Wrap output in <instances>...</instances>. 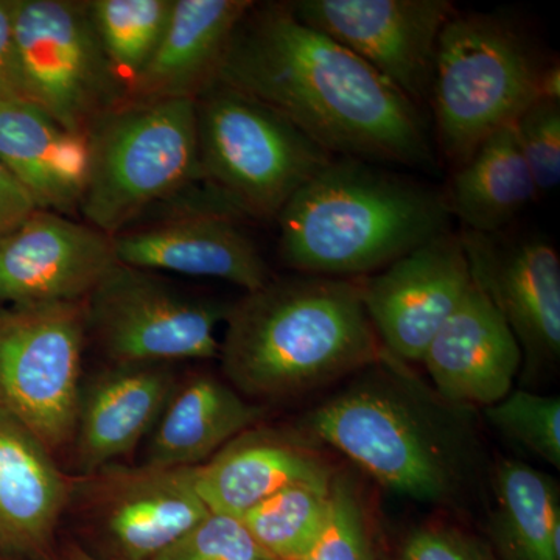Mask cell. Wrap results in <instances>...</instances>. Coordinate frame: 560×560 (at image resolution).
<instances>
[{
	"instance_id": "32",
	"label": "cell",
	"mask_w": 560,
	"mask_h": 560,
	"mask_svg": "<svg viewBox=\"0 0 560 560\" xmlns=\"http://www.w3.org/2000/svg\"><path fill=\"white\" fill-rule=\"evenodd\" d=\"M400 560H497L480 541L451 528L412 530L400 548Z\"/></svg>"
},
{
	"instance_id": "22",
	"label": "cell",
	"mask_w": 560,
	"mask_h": 560,
	"mask_svg": "<svg viewBox=\"0 0 560 560\" xmlns=\"http://www.w3.org/2000/svg\"><path fill=\"white\" fill-rule=\"evenodd\" d=\"M68 499V482L49 451L0 411V545L38 555L54 537Z\"/></svg>"
},
{
	"instance_id": "27",
	"label": "cell",
	"mask_w": 560,
	"mask_h": 560,
	"mask_svg": "<svg viewBox=\"0 0 560 560\" xmlns=\"http://www.w3.org/2000/svg\"><path fill=\"white\" fill-rule=\"evenodd\" d=\"M173 0H95L88 3L103 54L116 80L132 83L167 27Z\"/></svg>"
},
{
	"instance_id": "9",
	"label": "cell",
	"mask_w": 560,
	"mask_h": 560,
	"mask_svg": "<svg viewBox=\"0 0 560 560\" xmlns=\"http://www.w3.org/2000/svg\"><path fill=\"white\" fill-rule=\"evenodd\" d=\"M88 330L116 364H167L220 355L231 305L187 296L150 271L114 265L86 298Z\"/></svg>"
},
{
	"instance_id": "7",
	"label": "cell",
	"mask_w": 560,
	"mask_h": 560,
	"mask_svg": "<svg viewBox=\"0 0 560 560\" xmlns=\"http://www.w3.org/2000/svg\"><path fill=\"white\" fill-rule=\"evenodd\" d=\"M86 138L90 173L80 208L88 224L110 237L153 202L202 179L195 98L103 113Z\"/></svg>"
},
{
	"instance_id": "24",
	"label": "cell",
	"mask_w": 560,
	"mask_h": 560,
	"mask_svg": "<svg viewBox=\"0 0 560 560\" xmlns=\"http://www.w3.org/2000/svg\"><path fill=\"white\" fill-rule=\"evenodd\" d=\"M444 198L460 230L480 234L503 232L526 206L539 200L514 124L489 136L455 168Z\"/></svg>"
},
{
	"instance_id": "4",
	"label": "cell",
	"mask_w": 560,
	"mask_h": 560,
	"mask_svg": "<svg viewBox=\"0 0 560 560\" xmlns=\"http://www.w3.org/2000/svg\"><path fill=\"white\" fill-rule=\"evenodd\" d=\"M545 66L508 18L452 14L438 40L429 103L453 171L539 98Z\"/></svg>"
},
{
	"instance_id": "8",
	"label": "cell",
	"mask_w": 560,
	"mask_h": 560,
	"mask_svg": "<svg viewBox=\"0 0 560 560\" xmlns=\"http://www.w3.org/2000/svg\"><path fill=\"white\" fill-rule=\"evenodd\" d=\"M86 330L83 301L0 312V411L49 452L73 438Z\"/></svg>"
},
{
	"instance_id": "19",
	"label": "cell",
	"mask_w": 560,
	"mask_h": 560,
	"mask_svg": "<svg viewBox=\"0 0 560 560\" xmlns=\"http://www.w3.org/2000/svg\"><path fill=\"white\" fill-rule=\"evenodd\" d=\"M249 0H173L164 35L132 83L138 102L197 98L215 81Z\"/></svg>"
},
{
	"instance_id": "26",
	"label": "cell",
	"mask_w": 560,
	"mask_h": 560,
	"mask_svg": "<svg viewBox=\"0 0 560 560\" xmlns=\"http://www.w3.org/2000/svg\"><path fill=\"white\" fill-rule=\"evenodd\" d=\"M330 485L280 490L242 515V522L276 560H308L330 518Z\"/></svg>"
},
{
	"instance_id": "21",
	"label": "cell",
	"mask_w": 560,
	"mask_h": 560,
	"mask_svg": "<svg viewBox=\"0 0 560 560\" xmlns=\"http://www.w3.org/2000/svg\"><path fill=\"white\" fill-rule=\"evenodd\" d=\"M0 161L39 210L62 215L80 206L90 173L86 135L66 130L33 103L0 101Z\"/></svg>"
},
{
	"instance_id": "13",
	"label": "cell",
	"mask_w": 560,
	"mask_h": 560,
	"mask_svg": "<svg viewBox=\"0 0 560 560\" xmlns=\"http://www.w3.org/2000/svg\"><path fill=\"white\" fill-rule=\"evenodd\" d=\"M471 283L459 234L448 231L371 275L361 294L383 350L396 360L422 361Z\"/></svg>"
},
{
	"instance_id": "28",
	"label": "cell",
	"mask_w": 560,
	"mask_h": 560,
	"mask_svg": "<svg viewBox=\"0 0 560 560\" xmlns=\"http://www.w3.org/2000/svg\"><path fill=\"white\" fill-rule=\"evenodd\" d=\"M489 422L508 440L560 467V399L529 390H511L486 408Z\"/></svg>"
},
{
	"instance_id": "11",
	"label": "cell",
	"mask_w": 560,
	"mask_h": 560,
	"mask_svg": "<svg viewBox=\"0 0 560 560\" xmlns=\"http://www.w3.org/2000/svg\"><path fill=\"white\" fill-rule=\"evenodd\" d=\"M308 27L370 65L416 106L430 101L438 40L456 9L448 0H298Z\"/></svg>"
},
{
	"instance_id": "1",
	"label": "cell",
	"mask_w": 560,
	"mask_h": 560,
	"mask_svg": "<svg viewBox=\"0 0 560 560\" xmlns=\"http://www.w3.org/2000/svg\"><path fill=\"white\" fill-rule=\"evenodd\" d=\"M215 81L278 110L331 156L434 165L418 106L340 43L298 20L287 3H254Z\"/></svg>"
},
{
	"instance_id": "10",
	"label": "cell",
	"mask_w": 560,
	"mask_h": 560,
	"mask_svg": "<svg viewBox=\"0 0 560 560\" xmlns=\"http://www.w3.org/2000/svg\"><path fill=\"white\" fill-rule=\"evenodd\" d=\"M22 94L62 128L86 135L116 83L88 3L14 0Z\"/></svg>"
},
{
	"instance_id": "25",
	"label": "cell",
	"mask_w": 560,
	"mask_h": 560,
	"mask_svg": "<svg viewBox=\"0 0 560 560\" xmlns=\"http://www.w3.org/2000/svg\"><path fill=\"white\" fill-rule=\"evenodd\" d=\"M495 533L508 560H560L558 485L522 460H501L493 480Z\"/></svg>"
},
{
	"instance_id": "3",
	"label": "cell",
	"mask_w": 560,
	"mask_h": 560,
	"mask_svg": "<svg viewBox=\"0 0 560 560\" xmlns=\"http://www.w3.org/2000/svg\"><path fill=\"white\" fill-rule=\"evenodd\" d=\"M280 257L301 275L359 279L451 231L444 194L372 162L334 158L279 213Z\"/></svg>"
},
{
	"instance_id": "15",
	"label": "cell",
	"mask_w": 560,
	"mask_h": 560,
	"mask_svg": "<svg viewBox=\"0 0 560 560\" xmlns=\"http://www.w3.org/2000/svg\"><path fill=\"white\" fill-rule=\"evenodd\" d=\"M522 361L506 320L475 283L422 359L442 399L456 407L486 408L511 393Z\"/></svg>"
},
{
	"instance_id": "16",
	"label": "cell",
	"mask_w": 560,
	"mask_h": 560,
	"mask_svg": "<svg viewBox=\"0 0 560 560\" xmlns=\"http://www.w3.org/2000/svg\"><path fill=\"white\" fill-rule=\"evenodd\" d=\"M117 261L139 270L226 280L246 293L270 282L253 238L232 215L202 210L149 230L113 237Z\"/></svg>"
},
{
	"instance_id": "20",
	"label": "cell",
	"mask_w": 560,
	"mask_h": 560,
	"mask_svg": "<svg viewBox=\"0 0 560 560\" xmlns=\"http://www.w3.org/2000/svg\"><path fill=\"white\" fill-rule=\"evenodd\" d=\"M331 480V470L315 453L265 430L245 431L195 471V486L209 511L234 517L291 486Z\"/></svg>"
},
{
	"instance_id": "33",
	"label": "cell",
	"mask_w": 560,
	"mask_h": 560,
	"mask_svg": "<svg viewBox=\"0 0 560 560\" xmlns=\"http://www.w3.org/2000/svg\"><path fill=\"white\" fill-rule=\"evenodd\" d=\"M14 0H0V101L22 98L13 24Z\"/></svg>"
},
{
	"instance_id": "17",
	"label": "cell",
	"mask_w": 560,
	"mask_h": 560,
	"mask_svg": "<svg viewBox=\"0 0 560 560\" xmlns=\"http://www.w3.org/2000/svg\"><path fill=\"white\" fill-rule=\"evenodd\" d=\"M176 383L165 364H116L81 386L77 466L86 474L127 455L160 420Z\"/></svg>"
},
{
	"instance_id": "2",
	"label": "cell",
	"mask_w": 560,
	"mask_h": 560,
	"mask_svg": "<svg viewBox=\"0 0 560 560\" xmlns=\"http://www.w3.org/2000/svg\"><path fill=\"white\" fill-rule=\"evenodd\" d=\"M220 342L242 393L280 399L319 389L382 359L357 279L301 275L270 280L231 305Z\"/></svg>"
},
{
	"instance_id": "30",
	"label": "cell",
	"mask_w": 560,
	"mask_h": 560,
	"mask_svg": "<svg viewBox=\"0 0 560 560\" xmlns=\"http://www.w3.org/2000/svg\"><path fill=\"white\" fill-rule=\"evenodd\" d=\"M153 560H276L241 517L209 512L189 533Z\"/></svg>"
},
{
	"instance_id": "23",
	"label": "cell",
	"mask_w": 560,
	"mask_h": 560,
	"mask_svg": "<svg viewBox=\"0 0 560 560\" xmlns=\"http://www.w3.org/2000/svg\"><path fill=\"white\" fill-rule=\"evenodd\" d=\"M264 411L231 386L198 375L175 386L154 425L145 466L200 467L259 422Z\"/></svg>"
},
{
	"instance_id": "6",
	"label": "cell",
	"mask_w": 560,
	"mask_h": 560,
	"mask_svg": "<svg viewBox=\"0 0 560 560\" xmlns=\"http://www.w3.org/2000/svg\"><path fill=\"white\" fill-rule=\"evenodd\" d=\"M195 102L202 179L238 215L278 219L335 158L278 110L219 81Z\"/></svg>"
},
{
	"instance_id": "12",
	"label": "cell",
	"mask_w": 560,
	"mask_h": 560,
	"mask_svg": "<svg viewBox=\"0 0 560 560\" xmlns=\"http://www.w3.org/2000/svg\"><path fill=\"white\" fill-rule=\"evenodd\" d=\"M475 285L488 296L521 346L526 371L560 359V259L540 235L458 232Z\"/></svg>"
},
{
	"instance_id": "5",
	"label": "cell",
	"mask_w": 560,
	"mask_h": 560,
	"mask_svg": "<svg viewBox=\"0 0 560 560\" xmlns=\"http://www.w3.org/2000/svg\"><path fill=\"white\" fill-rule=\"evenodd\" d=\"M359 383L324 401L304 419L305 430L345 453L381 485L419 501L455 493V445L410 390L394 383L381 360Z\"/></svg>"
},
{
	"instance_id": "18",
	"label": "cell",
	"mask_w": 560,
	"mask_h": 560,
	"mask_svg": "<svg viewBox=\"0 0 560 560\" xmlns=\"http://www.w3.org/2000/svg\"><path fill=\"white\" fill-rule=\"evenodd\" d=\"M197 467L143 466L114 477L98 510L110 544L124 560H153L208 517Z\"/></svg>"
},
{
	"instance_id": "36",
	"label": "cell",
	"mask_w": 560,
	"mask_h": 560,
	"mask_svg": "<svg viewBox=\"0 0 560 560\" xmlns=\"http://www.w3.org/2000/svg\"><path fill=\"white\" fill-rule=\"evenodd\" d=\"M83 560H92V559L88 558V556H84Z\"/></svg>"
},
{
	"instance_id": "31",
	"label": "cell",
	"mask_w": 560,
	"mask_h": 560,
	"mask_svg": "<svg viewBox=\"0 0 560 560\" xmlns=\"http://www.w3.org/2000/svg\"><path fill=\"white\" fill-rule=\"evenodd\" d=\"M518 147L539 198L560 183V101L537 98L514 121Z\"/></svg>"
},
{
	"instance_id": "34",
	"label": "cell",
	"mask_w": 560,
	"mask_h": 560,
	"mask_svg": "<svg viewBox=\"0 0 560 560\" xmlns=\"http://www.w3.org/2000/svg\"><path fill=\"white\" fill-rule=\"evenodd\" d=\"M35 201L0 161V241L36 212Z\"/></svg>"
},
{
	"instance_id": "29",
	"label": "cell",
	"mask_w": 560,
	"mask_h": 560,
	"mask_svg": "<svg viewBox=\"0 0 560 560\" xmlns=\"http://www.w3.org/2000/svg\"><path fill=\"white\" fill-rule=\"evenodd\" d=\"M329 523L308 560H375L370 518L349 477H334Z\"/></svg>"
},
{
	"instance_id": "14",
	"label": "cell",
	"mask_w": 560,
	"mask_h": 560,
	"mask_svg": "<svg viewBox=\"0 0 560 560\" xmlns=\"http://www.w3.org/2000/svg\"><path fill=\"white\" fill-rule=\"evenodd\" d=\"M117 264L110 235L38 209L0 241V302H80Z\"/></svg>"
},
{
	"instance_id": "35",
	"label": "cell",
	"mask_w": 560,
	"mask_h": 560,
	"mask_svg": "<svg viewBox=\"0 0 560 560\" xmlns=\"http://www.w3.org/2000/svg\"><path fill=\"white\" fill-rule=\"evenodd\" d=\"M539 98L560 101V70L559 65L545 66L541 73Z\"/></svg>"
}]
</instances>
